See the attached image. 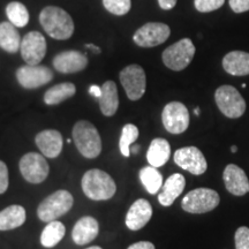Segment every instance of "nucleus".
I'll list each match as a JSON object with an SVG mask.
<instances>
[{
  "label": "nucleus",
  "instance_id": "72a5a7b5",
  "mask_svg": "<svg viewBox=\"0 0 249 249\" xmlns=\"http://www.w3.org/2000/svg\"><path fill=\"white\" fill-rule=\"evenodd\" d=\"M8 167L4 161L0 160V195L6 193V191L8 189Z\"/></svg>",
  "mask_w": 249,
  "mask_h": 249
},
{
  "label": "nucleus",
  "instance_id": "473e14b6",
  "mask_svg": "<svg viewBox=\"0 0 249 249\" xmlns=\"http://www.w3.org/2000/svg\"><path fill=\"white\" fill-rule=\"evenodd\" d=\"M235 249H249V229L247 226H241L236 230Z\"/></svg>",
  "mask_w": 249,
  "mask_h": 249
},
{
  "label": "nucleus",
  "instance_id": "f8f14e48",
  "mask_svg": "<svg viewBox=\"0 0 249 249\" xmlns=\"http://www.w3.org/2000/svg\"><path fill=\"white\" fill-rule=\"evenodd\" d=\"M17 79L24 89H36L51 82L53 73L46 66L26 65L17 71Z\"/></svg>",
  "mask_w": 249,
  "mask_h": 249
},
{
  "label": "nucleus",
  "instance_id": "aec40b11",
  "mask_svg": "<svg viewBox=\"0 0 249 249\" xmlns=\"http://www.w3.org/2000/svg\"><path fill=\"white\" fill-rule=\"evenodd\" d=\"M186 186V179L182 174L174 173L167 178L163 185V191L158 196V201L163 207H170L181 195Z\"/></svg>",
  "mask_w": 249,
  "mask_h": 249
},
{
  "label": "nucleus",
  "instance_id": "9b49d317",
  "mask_svg": "<svg viewBox=\"0 0 249 249\" xmlns=\"http://www.w3.org/2000/svg\"><path fill=\"white\" fill-rule=\"evenodd\" d=\"M161 120L165 129L171 134H181L189 126V112L182 103L171 102L165 105Z\"/></svg>",
  "mask_w": 249,
  "mask_h": 249
},
{
  "label": "nucleus",
  "instance_id": "c756f323",
  "mask_svg": "<svg viewBox=\"0 0 249 249\" xmlns=\"http://www.w3.org/2000/svg\"><path fill=\"white\" fill-rule=\"evenodd\" d=\"M139 138V128L133 124H124L123 132H121L120 141H119V149L121 155L124 157L130 156V144L134 143Z\"/></svg>",
  "mask_w": 249,
  "mask_h": 249
},
{
  "label": "nucleus",
  "instance_id": "f3484780",
  "mask_svg": "<svg viewBox=\"0 0 249 249\" xmlns=\"http://www.w3.org/2000/svg\"><path fill=\"white\" fill-rule=\"evenodd\" d=\"M152 208L144 198H139L130 205L126 214V226L132 231H139L144 227L151 219Z\"/></svg>",
  "mask_w": 249,
  "mask_h": 249
},
{
  "label": "nucleus",
  "instance_id": "a878e982",
  "mask_svg": "<svg viewBox=\"0 0 249 249\" xmlns=\"http://www.w3.org/2000/svg\"><path fill=\"white\" fill-rule=\"evenodd\" d=\"M76 92V88L73 83L64 82L50 88L44 95V102L46 105H57L61 102L73 97Z\"/></svg>",
  "mask_w": 249,
  "mask_h": 249
},
{
  "label": "nucleus",
  "instance_id": "a211bd4d",
  "mask_svg": "<svg viewBox=\"0 0 249 249\" xmlns=\"http://www.w3.org/2000/svg\"><path fill=\"white\" fill-rule=\"evenodd\" d=\"M35 142L40 152L48 158L58 157L64 145L60 132L55 129H46L39 132L36 135Z\"/></svg>",
  "mask_w": 249,
  "mask_h": 249
},
{
  "label": "nucleus",
  "instance_id": "58836bf2",
  "mask_svg": "<svg viewBox=\"0 0 249 249\" xmlns=\"http://www.w3.org/2000/svg\"><path fill=\"white\" fill-rule=\"evenodd\" d=\"M86 48L88 50H91L93 53H101V49L93 44H86Z\"/></svg>",
  "mask_w": 249,
  "mask_h": 249
},
{
  "label": "nucleus",
  "instance_id": "c9c22d12",
  "mask_svg": "<svg viewBox=\"0 0 249 249\" xmlns=\"http://www.w3.org/2000/svg\"><path fill=\"white\" fill-rule=\"evenodd\" d=\"M127 249H156L155 246L150 241H140L136 244L130 245Z\"/></svg>",
  "mask_w": 249,
  "mask_h": 249
},
{
  "label": "nucleus",
  "instance_id": "4468645a",
  "mask_svg": "<svg viewBox=\"0 0 249 249\" xmlns=\"http://www.w3.org/2000/svg\"><path fill=\"white\" fill-rule=\"evenodd\" d=\"M20 51L28 65H38L46 54L45 37L38 31H30L21 40Z\"/></svg>",
  "mask_w": 249,
  "mask_h": 249
},
{
  "label": "nucleus",
  "instance_id": "4be33fe9",
  "mask_svg": "<svg viewBox=\"0 0 249 249\" xmlns=\"http://www.w3.org/2000/svg\"><path fill=\"white\" fill-rule=\"evenodd\" d=\"M99 99V107L105 117H112L117 113L119 107L118 89L113 81H107L102 86V95Z\"/></svg>",
  "mask_w": 249,
  "mask_h": 249
},
{
  "label": "nucleus",
  "instance_id": "393cba45",
  "mask_svg": "<svg viewBox=\"0 0 249 249\" xmlns=\"http://www.w3.org/2000/svg\"><path fill=\"white\" fill-rule=\"evenodd\" d=\"M171 155L170 143L165 139H155L150 143L147 152L149 164L154 167H160L167 163Z\"/></svg>",
  "mask_w": 249,
  "mask_h": 249
},
{
  "label": "nucleus",
  "instance_id": "2f4dec72",
  "mask_svg": "<svg viewBox=\"0 0 249 249\" xmlns=\"http://www.w3.org/2000/svg\"><path fill=\"white\" fill-rule=\"evenodd\" d=\"M225 0H194L195 8L201 13H209L220 8Z\"/></svg>",
  "mask_w": 249,
  "mask_h": 249
},
{
  "label": "nucleus",
  "instance_id": "412c9836",
  "mask_svg": "<svg viewBox=\"0 0 249 249\" xmlns=\"http://www.w3.org/2000/svg\"><path fill=\"white\" fill-rule=\"evenodd\" d=\"M223 67L230 75H249V53L244 51L230 52L223 59Z\"/></svg>",
  "mask_w": 249,
  "mask_h": 249
},
{
  "label": "nucleus",
  "instance_id": "37998d69",
  "mask_svg": "<svg viewBox=\"0 0 249 249\" xmlns=\"http://www.w3.org/2000/svg\"><path fill=\"white\" fill-rule=\"evenodd\" d=\"M194 113L196 114V116H198V114H200V108H198V107H196L195 110H194Z\"/></svg>",
  "mask_w": 249,
  "mask_h": 249
},
{
  "label": "nucleus",
  "instance_id": "bb28decb",
  "mask_svg": "<svg viewBox=\"0 0 249 249\" xmlns=\"http://www.w3.org/2000/svg\"><path fill=\"white\" fill-rule=\"evenodd\" d=\"M66 229L64 224L57 220H52L44 227L40 234V244L45 248H52L57 246L64 239Z\"/></svg>",
  "mask_w": 249,
  "mask_h": 249
},
{
  "label": "nucleus",
  "instance_id": "a19ab883",
  "mask_svg": "<svg viewBox=\"0 0 249 249\" xmlns=\"http://www.w3.org/2000/svg\"><path fill=\"white\" fill-rule=\"evenodd\" d=\"M236 150H238V147H236V145H233V147L231 148V151L233 152V154H235Z\"/></svg>",
  "mask_w": 249,
  "mask_h": 249
},
{
  "label": "nucleus",
  "instance_id": "7ed1b4c3",
  "mask_svg": "<svg viewBox=\"0 0 249 249\" xmlns=\"http://www.w3.org/2000/svg\"><path fill=\"white\" fill-rule=\"evenodd\" d=\"M73 140L83 157L93 160L102 151V140L97 128L87 120L77 121L73 128Z\"/></svg>",
  "mask_w": 249,
  "mask_h": 249
},
{
  "label": "nucleus",
  "instance_id": "423d86ee",
  "mask_svg": "<svg viewBox=\"0 0 249 249\" xmlns=\"http://www.w3.org/2000/svg\"><path fill=\"white\" fill-rule=\"evenodd\" d=\"M195 54V46L189 38H182L174 43L161 54L164 65L170 70L183 71L191 64Z\"/></svg>",
  "mask_w": 249,
  "mask_h": 249
},
{
  "label": "nucleus",
  "instance_id": "1a4fd4ad",
  "mask_svg": "<svg viewBox=\"0 0 249 249\" xmlns=\"http://www.w3.org/2000/svg\"><path fill=\"white\" fill-rule=\"evenodd\" d=\"M20 172L24 180L30 183H40L48 178L50 167L44 155L28 152L20 160Z\"/></svg>",
  "mask_w": 249,
  "mask_h": 249
},
{
  "label": "nucleus",
  "instance_id": "6e6552de",
  "mask_svg": "<svg viewBox=\"0 0 249 249\" xmlns=\"http://www.w3.org/2000/svg\"><path fill=\"white\" fill-rule=\"evenodd\" d=\"M119 79L130 101H139L144 95L147 88V77L144 70L140 65L133 64L124 67L120 71Z\"/></svg>",
  "mask_w": 249,
  "mask_h": 249
},
{
  "label": "nucleus",
  "instance_id": "ddd939ff",
  "mask_svg": "<svg viewBox=\"0 0 249 249\" xmlns=\"http://www.w3.org/2000/svg\"><path fill=\"white\" fill-rule=\"evenodd\" d=\"M174 163L194 176H201L208 169V163L204 155L196 147L178 149L174 152Z\"/></svg>",
  "mask_w": 249,
  "mask_h": 249
},
{
  "label": "nucleus",
  "instance_id": "cd10ccee",
  "mask_svg": "<svg viewBox=\"0 0 249 249\" xmlns=\"http://www.w3.org/2000/svg\"><path fill=\"white\" fill-rule=\"evenodd\" d=\"M140 179L142 185L147 189L149 194H157L158 191L163 186V176H161L157 167L145 166L140 171Z\"/></svg>",
  "mask_w": 249,
  "mask_h": 249
},
{
  "label": "nucleus",
  "instance_id": "9d476101",
  "mask_svg": "<svg viewBox=\"0 0 249 249\" xmlns=\"http://www.w3.org/2000/svg\"><path fill=\"white\" fill-rule=\"evenodd\" d=\"M171 29L167 24L160 22H149L134 34L133 40L140 48H155L163 44L170 37Z\"/></svg>",
  "mask_w": 249,
  "mask_h": 249
},
{
  "label": "nucleus",
  "instance_id": "6ab92c4d",
  "mask_svg": "<svg viewBox=\"0 0 249 249\" xmlns=\"http://www.w3.org/2000/svg\"><path fill=\"white\" fill-rule=\"evenodd\" d=\"M98 233L99 225L97 220L93 217L85 216L76 222L73 231H71V238L76 245L83 246L95 240Z\"/></svg>",
  "mask_w": 249,
  "mask_h": 249
},
{
  "label": "nucleus",
  "instance_id": "0eeeda50",
  "mask_svg": "<svg viewBox=\"0 0 249 249\" xmlns=\"http://www.w3.org/2000/svg\"><path fill=\"white\" fill-rule=\"evenodd\" d=\"M214 101L224 116L231 119L240 118L246 111V102L232 86H222L214 92Z\"/></svg>",
  "mask_w": 249,
  "mask_h": 249
},
{
  "label": "nucleus",
  "instance_id": "dca6fc26",
  "mask_svg": "<svg viewBox=\"0 0 249 249\" xmlns=\"http://www.w3.org/2000/svg\"><path fill=\"white\" fill-rule=\"evenodd\" d=\"M226 189L234 196H244L249 192V180L241 167L229 164L223 173Z\"/></svg>",
  "mask_w": 249,
  "mask_h": 249
},
{
  "label": "nucleus",
  "instance_id": "2eb2a0df",
  "mask_svg": "<svg viewBox=\"0 0 249 249\" xmlns=\"http://www.w3.org/2000/svg\"><path fill=\"white\" fill-rule=\"evenodd\" d=\"M88 65V58L79 51H64L53 59V66L59 73L71 74L83 71Z\"/></svg>",
  "mask_w": 249,
  "mask_h": 249
},
{
  "label": "nucleus",
  "instance_id": "f03ea898",
  "mask_svg": "<svg viewBox=\"0 0 249 249\" xmlns=\"http://www.w3.org/2000/svg\"><path fill=\"white\" fill-rule=\"evenodd\" d=\"M81 185L87 197L93 201L110 200L117 192V185L110 174L98 169L87 171Z\"/></svg>",
  "mask_w": 249,
  "mask_h": 249
},
{
  "label": "nucleus",
  "instance_id": "b1692460",
  "mask_svg": "<svg viewBox=\"0 0 249 249\" xmlns=\"http://www.w3.org/2000/svg\"><path fill=\"white\" fill-rule=\"evenodd\" d=\"M20 34L11 22L0 23V48L8 53H17L21 46Z\"/></svg>",
  "mask_w": 249,
  "mask_h": 249
},
{
  "label": "nucleus",
  "instance_id": "79ce46f5",
  "mask_svg": "<svg viewBox=\"0 0 249 249\" xmlns=\"http://www.w3.org/2000/svg\"><path fill=\"white\" fill-rule=\"evenodd\" d=\"M86 249H103V248L98 247V246H91V247H89V248H86Z\"/></svg>",
  "mask_w": 249,
  "mask_h": 249
},
{
  "label": "nucleus",
  "instance_id": "e433bc0d",
  "mask_svg": "<svg viewBox=\"0 0 249 249\" xmlns=\"http://www.w3.org/2000/svg\"><path fill=\"white\" fill-rule=\"evenodd\" d=\"M158 4H160V7L161 9L170 11L177 5V0H158Z\"/></svg>",
  "mask_w": 249,
  "mask_h": 249
},
{
  "label": "nucleus",
  "instance_id": "ea45409f",
  "mask_svg": "<svg viewBox=\"0 0 249 249\" xmlns=\"http://www.w3.org/2000/svg\"><path fill=\"white\" fill-rule=\"evenodd\" d=\"M140 150V145H135V147L133 148V152H135V154H138Z\"/></svg>",
  "mask_w": 249,
  "mask_h": 249
},
{
  "label": "nucleus",
  "instance_id": "f704fd0d",
  "mask_svg": "<svg viewBox=\"0 0 249 249\" xmlns=\"http://www.w3.org/2000/svg\"><path fill=\"white\" fill-rule=\"evenodd\" d=\"M230 7L235 13H244L249 11V0H229Z\"/></svg>",
  "mask_w": 249,
  "mask_h": 249
},
{
  "label": "nucleus",
  "instance_id": "c85d7f7f",
  "mask_svg": "<svg viewBox=\"0 0 249 249\" xmlns=\"http://www.w3.org/2000/svg\"><path fill=\"white\" fill-rule=\"evenodd\" d=\"M6 15L9 22L13 23L17 28L26 27L29 22V12L26 6L18 1L9 2L6 7Z\"/></svg>",
  "mask_w": 249,
  "mask_h": 249
},
{
  "label": "nucleus",
  "instance_id": "4c0bfd02",
  "mask_svg": "<svg viewBox=\"0 0 249 249\" xmlns=\"http://www.w3.org/2000/svg\"><path fill=\"white\" fill-rule=\"evenodd\" d=\"M89 93H90V95H91V96H93V97L99 98V97H101V95H102V87H98V86H96V85H92V86L89 88Z\"/></svg>",
  "mask_w": 249,
  "mask_h": 249
},
{
  "label": "nucleus",
  "instance_id": "7c9ffc66",
  "mask_svg": "<svg viewBox=\"0 0 249 249\" xmlns=\"http://www.w3.org/2000/svg\"><path fill=\"white\" fill-rule=\"evenodd\" d=\"M103 5L108 12L114 15H124L130 11V0H103Z\"/></svg>",
  "mask_w": 249,
  "mask_h": 249
},
{
  "label": "nucleus",
  "instance_id": "5701e85b",
  "mask_svg": "<svg viewBox=\"0 0 249 249\" xmlns=\"http://www.w3.org/2000/svg\"><path fill=\"white\" fill-rule=\"evenodd\" d=\"M27 219L22 205L13 204L0 211V231H11L22 226Z\"/></svg>",
  "mask_w": 249,
  "mask_h": 249
},
{
  "label": "nucleus",
  "instance_id": "f257e3e1",
  "mask_svg": "<svg viewBox=\"0 0 249 249\" xmlns=\"http://www.w3.org/2000/svg\"><path fill=\"white\" fill-rule=\"evenodd\" d=\"M39 22L45 33L54 39H68L74 33L73 18L65 9L55 6H48L42 9Z\"/></svg>",
  "mask_w": 249,
  "mask_h": 249
},
{
  "label": "nucleus",
  "instance_id": "20e7f679",
  "mask_svg": "<svg viewBox=\"0 0 249 249\" xmlns=\"http://www.w3.org/2000/svg\"><path fill=\"white\" fill-rule=\"evenodd\" d=\"M73 203L74 198L71 193L60 189L40 202L37 209V216L42 222L45 223L57 220L59 217L66 214L71 209Z\"/></svg>",
  "mask_w": 249,
  "mask_h": 249
},
{
  "label": "nucleus",
  "instance_id": "39448f33",
  "mask_svg": "<svg viewBox=\"0 0 249 249\" xmlns=\"http://www.w3.org/2000/svg\"><path fill=\"white\" fill-rule=\"evenodd\" d=\"M220 198L216 191L210 188H197L183 196L181 207L189 213H205L216 209Z\"/></svg>",
  "mask_w": 249,
  "mask_h": 249
}]
</instances>
